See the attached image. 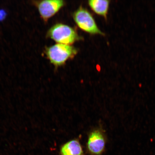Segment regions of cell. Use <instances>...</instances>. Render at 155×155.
Here are the masks:
<instances>
[{
    "mask_svg": "<svg viewBox=\"0 0 155 155\" xmlns=\"http://www.w3.org/2000/svg\"><path fill=\"white\" fill-rule=\"evenodd\" d=\"M45 53L50 62L58 67L74 57L77 53V50L71 45L57 43L46 48Z\"/></svg>",
    "mask_w": 155,
    "mask_h": 155,
    "instance_id": "obj_1",
    "label": "cell"
},
{
    "mask_svg": "<svg viewBox=\"0 0 155 155\" xmlns=\"http://www.w3.org/2000/svg\"><path fill=\"white\" fill-rule=\"evenodd\" d=\"M47 36L61 44L71 45L81 39L74 29L68 25L62 24H56L48 30Z\"/></svg>",
    "mask_w": 155,
    "mask_h": 155,
    "instance_id": "obj_2",
    "label": "cell"
},
{
    "mask_svg": "<svg viewBox=\"0 0 155 155\" xmlns=\"http://www.w3.org/2000/svg\"><path fill=\"white\" fill-rule=\"evenodd\" d=\"M73 18L78 26L89 34L104 35L99 28L91 14L87 9L80 7L73 15Z\"/></svg>",
    "mask_w": 155,
    "mask_h": 155,
    "instance_id": "obj_3",
    "label": "cell"
},
{
    "mask_svg": "<svg viewBox=\"0 0 155 155\" xmlns=\"http://www.w3.org/2000/svg\"><path fill=\"white\" fill-rule=\"evenodd\" d=\"M32 3L38 9L41 17L46 22L59 12L65 5L62 0L34 1Z\"/></svg>",
    "mask_w": 155,
    "mask_h": 155,
    "instance_id": "obj_4",
    "label": "cell"
},
{
    "mask_svg": "<svg viewBox=\"0 0 155 155\" xmlns=\"http://www.w3.org/2000/svg\"><path fill=\"white\" fill-rule=\"evenodd\" d=\"M106 140L103 133L98 130L90 133L87 143V148L92 155H101L105 149Z\"/></svg>",
    "mask_w": 155,
    "mask_h": 155,
    "instance_id": "obj_5",
    "label": "cell"
},
{
    "mask_svg": "<svg viewBox=\"0 0 155 155\" xmlns=\"http://www.w3.org/2000/svg\"><path fill=\"white\" fill-rule=\"evenodd\" d=\"M60 155H84V154L79 141L76 139H74L68 141L61 147Z\"/></svg>",
    "mask_w": 155,
    "mask_h": 155,
    "instance_id": "obj_6",
    "label": "cell"
},
{
    "mask_svg": "<svg viewBox=\"0 0 155 155\" xmlns=\"http://www.w3.org/2000/svg\"><path fill=\"white\" fill-rule=\"evenodd\" d=\"M110 3V1L107 0H91L88 1V5L92 10L106 19L107 18Z\"/></svg>",
    "mask_w": 155,
    "mask_h": 155,
    "instance_id": "obj_7",
    "label": "cell"
},
{
    "mask_svg": "<svg viewBox=\"0 0 155 155\" xmlns=\"http://www.w3.org/2000/svg\"><path fill=\"white\" fill-rule=\"evenodd\" d=\"M5 11L0 10V20L4 19L5 18Z\"/></svg>",
    "mask_w": 155,
    "mask_h": 155,
    "instance_id": "obj_8",
    "label": "cell"
}]
</instances>
